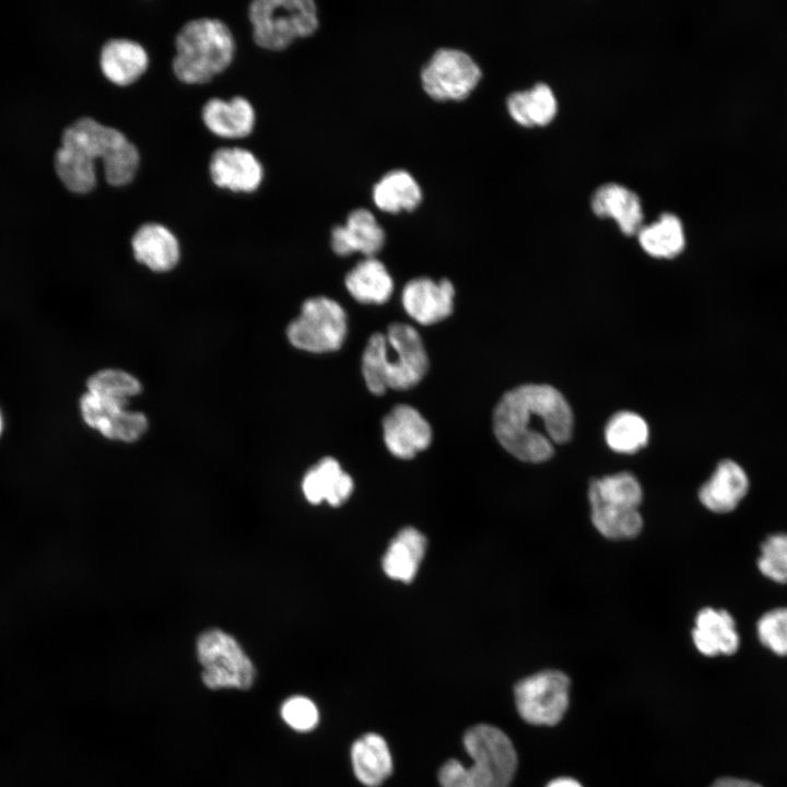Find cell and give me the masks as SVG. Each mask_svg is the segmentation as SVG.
I'll list each match as a JSON object with an SVG mask.
<instances>
[{
  "label": "cell",
  "instance_id": "24",
  "mask_svg": "<svg viewBox=\"0 0 787 787\" xmlns=\"http://www.w3.org/2000/svg\"><path fill=\"white\" fill-rule=\"evenodd\" d=\"M425 550V537L415 528H403L389 543L383 557V569L391 579L410 583L416 575Z\"/></svg>",
  "mask_w": 787,
  "mask_h": 787
},
{
  "label": "cell",
  "instance_id": "33",
  "mask_svg": "<svg viewBox=\"0 0 787 787\" xmlns=\"http://www.w3.org/2000/svg\"><path fill=\"white\" fill-rule=\"evenodd\" d=\"M757 566L766 577L787 584V533L771 535L763 541Z\"/></svg>",
  "mask_w": 787,
  "mask_h": 787
},
{
  "label": "cell",
  "instance_id": "29",
  "mask_svg": "<svg viewBox=\"0 0 787 787\" xmlns=\"http://www.w3.org/2000/svg\"><path fill=\"white\" fill-rule=\"evenodd\" d=\"M591 520L595 528L609 539H630L636 537L643 528L638 508L615 506L589 495Z\"/></svg>",
  "mask_w": 787,
  "mask_h": 787
},
{
  "label": "cell",
  "instance_id": "20",
  "mask_svg": "<svg viewBox=\"0 0 787 787\" xmlns=\"http://www.w3.org/2000/svg\"><path fill=\"white\" fill-rule=\"evenodd\" d=\"M749 489V479L743 468L733 460H721L710 479L700 489L702 504L715 513L735 509Z\"/></svg>",
  "mask_w": 787,
  "mask_h": 787
},
{
  "label": "cell",
  "instance_id": "38",
  "mask_svg": "<svg viewBox=\"0 0 787 787\" xmlns=\"http://www.w3.org/2000/svg\"><path fill=\"white\" fill-rule=\"evenodd\" d=\"M2 431H3V418H2V413L0 411V436L2 434Z\"/></svg>",
  "mask_w": 787,
  "mask_h": 787
},
{
  "label": "cell",
  "instance_id": "14",
  "mask_svg": "<svg viewBox=\"0 0 787 787\" xmlns=\"http://www.w3.org/2000/svg\"><path fill=\"white\" fill-rule=\"evenodd\" d=\"M212 183L233 192L256 191L263 179V167L252 152L243 148H219L211 154Z\"/></svg>",
  "mask_w": 787,
  "mask_h": 787
},
{
  "label": "cell",
  "instance_id": "11",
  "mask_svg": "<svg viewBox=\"0 0 787 787\" xmlns=\"http://www.w3.org/2000/svg\"><path fill=\"white\" fill-rule=\"evenodd\" d=\"M79 406L83 421L108 439L133 443L149 426L142 412L129 411L127 404L103 400L89 392L81 397Z\"/></svg>",
  "mask_w": 787,
  "mask_h": 787
},
{
  "label": "cell",
  "instance_id": "7",
  "mask_svg": "<svg viewBox=\"0 0 787 787\" xmlns=\"http://www.w3.org/2000/svg\"><path fill=\"white\" fill-rule=\"evenodd\" d=\"M196 651L207 688L248 690L252 686L255 666L232 635L220 629H209L198 636Z\"/></svg>",
  "mask_w": 787,
  "mask_h": 787
},
{
  "label": "cell",
  "instance_id": "31",
  "mask_svg": "<svg viewBox=\"0 0 787 787\" xmlns=\"http://www.w3.org/2000/svg\"><path fill=\"white\" fill-rule=\"evenodd\" d=\"M588 494L606 503L629 508H638L643 498L642 486L630 472L595 479L589 484Z\"/></svg>",
  "mask_w": 787,
  "mask_h": 787
},
{
  "label": "cell",
  "instance_id": "4",
  "mask_svg": "<svg viewBox=\"0 0 787 787\" xmlns=\"http://www.w3.org/2000/svg\"><path fill=\"white\" fill-rule=\"evenodd\" d=\"M472 760L469 767L457 760L439 770L442 787H508L517 767V754L508 736L491 725H477L463 736Z\"/></svg>",
  "mask_w": 787,
  "mask_h": 787
},
{
  "label": "cell",
  "instance_id": "1",
  "mask_svg": "<svg viewBox=\"0 0 787 787\" xmlns=\"http://www.w3.org/2000/svg\"><path fill=\"white\" fill-rule=\"evenodd\" d=\"M572 409L555 388L527 384L505 392L493 412V431L502 447L521 461L542 462L554 444L569 441Z\"/></svg>",
  "mask_w": 787,
  "mask_h": 787
},
{
  "label": "cell",
  "instance_id": "28",
  "mask_svg": "<svg viewBox=\"0 0 787 787\" xmlns=\"http://www.w3.org/2000/svg\"><path fill=\"white\" fill-rule=\"evenodd\" d=\"M641 247L656 258H673L685 245L681 220L673 213L665 212L653 223L637 232Z\"/></svg>",
  "mask_w": 787,
  "mask_h": 787
},
{
  "label": "cell",
  "instance_id": "6",
  "mask_svg": "<svg viewBox=\"0 0 787 787\" xmlns=\"http://www.w3.org/2000/svg\"><path fill=\"white\" fill-rule=\"evenodd\" d=\"M248 20L255 44L269 51L284 50L319 26L313 0H255L248 7Z\"/></svg>",
  "mask_w": 787,
  "mask_h": 787
},
{
  "label": "cell",
  "instance_id": "25",
  "mask_svg": "<svg viewBox=\"0 0 787 787\" xmlns=\"http://www.w3.org/2000/svg\"><path fill=\"white\" fill-rule=\"evenodd\" d=\"M353 771L356 778L367 787H377L392 772V757L385 739L377 733H366L351 749Z\"/></svg>",
  "mask_w": 787,
  "mask_h": 787
},
{
  "label": "cell",
  "instance_id": "26",
  "mask_svg": "<svg viewBox=\"0 0 787 787\" xmlns=\"http://www.w3.org/2000/svg\"><path fill=\"white\" fill-rule=\"evenodd\" d=\"M506 107L510 117L521 126H544L556 115L557 102L551 86L538 82L528 90L510 93Z\"/></svg>",
  "mask_w": 787,
  "mask_h": 787
},
{
  "label": "cell",
  "instance_id": "18",
  "mask_svg": "<svg viewBox=\"0 0 787 787\" xmlns=\"http://www.w3.org/2000/svg\"><path fill=\"white\" fill-rule=\"evenodd\" d=\"M148 67V52L134 40L111 38L102 46L101 71L108 81L118 86L133 84L145 73Z\"/></svg>",
  "mask_w": 787,
  "mask_h": 787
},
{
  "label": "cell",
  "instance_id": "30",
  "mask_svg": "<svg viewBox=\"0 0 787 787\" xmlns=\"http://www.w3.org/2000/svg\"><path fill=\"white\" fill-rule=\"evenodd\" d=\"M648 425L638 414L620 411L611 416L604 428L608 446L615 453L634 454L648 442Z\"/></svg>",
  "mask_w": 787,
  "mask_h": 787
},
{
  "label": "cell",
  "instance_id": "3",
  "mask_svg": "<svg viewBox=\"0 0 787 787\" xmlns=\"http://www.w3.org/2000/svg\"><path fill=\"white\" fill-rule=\"evenodd\" d=\"M361 366L368 390L383 395L388 389L416 386L428 369V356L413 326L392 322L385 333L375 332L368 338Z\"/></svg>",
  "mask_w": 787,
  "mask_h": 787
},
{
  "label": "cell",
  "instance_id": "23",
  "mask_svg": "<svg viewBox=\"0 0 787 787\" xmlns=\"http://www.w3.org/2000/svg\"><path fill=\"white\" fill-rule=\"evenodd\" d=\"M351 296L362 304H384L393 291V281L385 265L375 257H365L345 275Z\"/></svg>",
  "mask_w": 787,
  "mask_h": 787
},
{
  "label": "cell",
  "instance_id": "22",
  "mask_svg": "<svg viewBox=\"0 0 787 787\" xmlns=\"http://www.w3.org/2000/svg\"><path fill=\"white\" fill-rule=\"evenodd\" d=\"M696 648L705 656L731 655L739 647L733 618L726 610L702 609L692 631Z\"/></svg>",
  "mask_w": 787,
  "mask_h": 787
},
{
  "label": "cell",
  "instance_id": "19",
  "mask_svg": "<svg viewBox=\"0 0 787 787\" xmlns=\"http://www.w3.org/2000/svg\"><path fill=\"white\" fill-rule=\"evenodd\" d=\"M133 256L152 271L172 270L180 257L176 236L158 223L142 224L131 238Z\"/></svg>",
  "mask_w": 787,
  "mask_h": 787
},
{
  "label": "cell",
  "instance_id": "12",
  "mask_svg": "<svg viewBox=\"0 0 787 787\" xmlns=\"http://www.w3.org/2000/svg\"><path fill=\"white\" fill-rule=\"evenodd\" d=\"M386 447L400 459H411L432 442V428L426 419L409 404L395 406L383 419Z\"/></svg>",
  "mask_w": 787,
  "mask_h": 787
},
{
  "label": "cell",
  "instance_id": "13",
  "mask_svg": "<svg viewBox=\"0 0 787 787\" xmlns=\"http://www.w3.org/2000/svg\"><path fill=\"white\" fill-rule=\"evenodd\" d=\"M455 287L448 279L436 282L427 277L410 280L402 290L406 313L416 322L428 326L451 315Z\"/></svg>",
  "mask_w": 787,
  "mask_h": 787
},
{
  "label": "cell",
  "instance_id": "2",
  "mask_svg": "<svg viewBox=\"0 0 787 787\" xmlns=\"http://www.w3.org/2000/svg\"><path fill=\"white\" fill-rule=\"evenodd\" d=\"M96 160H102L113 187L130 184L140 166L138 148L121 131L81 117L62 132L54 160L56 173L68 190L86 193L96 186Z\"/></svg>",
  "mask_w": 787,
  "mask_h": 787
},
{
  "label": "cell",
  "instance_id": "27",
  "mask_svg": "<svg viewBox=\"0 0 787 787\" xmlns=\"http://www.w3.org/2000/svg\"><path fill=\"white\" fill-rule=\"evenodd\" d=\"M374 204L387 213L413 211L422 201V189L407 171L395 169L386 173L373 187Z\"/></svg>",
  "mask_w": 787,
  "mask_h": 787
},
{
  "label": "cell",
  "instance_id": "17",
  "mask_svg": "<svg viewBox=\"0 0 787 787\" xmlns=\"http://www.w3.org/2000/svg\"><path fill=\"white\" fill-rule=\"evenodd\" d=\"M590 205L600 218H611L625 235L637 234L642 227L644 214L638 195L624 185L607 183L592 193Z\"/></svg>",
  "mask_w": 787,
  "mask_h": 787
},
{
  "label": "cell",
  "instance_id": "15",
  "mask_svg": "<svg viewBox=\"0 0 787 787\" xmlns=\"http://www.w3.org/2000/svg\"><path fill=\"white\" fill-rule=\"evenodd\" d=\"M385 231L375 215L367 209L359 208L350 212L342 225L331 231V248L338 256L361 252L365 257H375L384 247Z\"/></svg>",
  "mask_w": 787,
  "mask_h": 787
},
{
  "label": "cell",
  "instance_id": "34",
  "mask_svg": "<svg viewBox=\"0 0 787 787\" xmlns=\"http://www.w3.org/2000/svg\"><path fill=\"white\" fill-rule=\"evenodd\" d=\"M760 642L777 655H787V608H777L757 621Z\"/></svg>",
  "mask_w": 787,
  "mask_h": 787
},
{
  "label": "cell",
  "instance_id": "32",
  "mask_svg": "<svg viewBox=\"0 0 787 787\" xmlns=\"http://www.w3.org/2000/svg\"><path fill=\"white\" fill-rule=\"evenodd\" d=\"M86 388V392L99 399L128 404L129 399L141 391V384L125 371L106 368L93 374Z\"/></svg>",
  "mask_w": 787,
  "mask_h": 787
},
{
  "label": "cell",
  "instance_id": "37",
  "mask_svg": "<svg viewBox=\"0 0 787 787\" xmlns=\"http://www.w3.org/2000/svg\"><path fill=\"white\" fill-rule=\"evenodd\" d=\"M547 787H583L576 779L571 777H557L551 780Z\"/></svg>",
  "mask_w": 787,
  "mask_h": 787
},
{
  "label": "cell",
  "instance_id": "5",
  "mask_svg": "<svg viewBox=\"0 0 787 787\" xmlns=\"http://www.w3.org/2000/svg\"><path fill=\"white\" fill-rule=\"evenodd\" d=\"M235 48L233 33L221 20H190L175 37L173 73L185 84L209 83L230 67Z\"/></svg>",
  "mask_w": 787,
  "mask_h": 787
},
{
  "label": "cell",
  "instance_id": "21",
  "mask_svg": "<svg viewBox=\"0 0 787 787\" xmlns=\"http://www.w3.org/2000/svg\"><path fill=\"white\" fill-rule=\"evenodd\" d=\"M302 491L310 504L339 506L350 497L353 481L334 458L325 457L305 473Z\"/></svg>",
  "mask_w": 787,
  "mask_h": 787
},
{
  "label": "cell",
  "instance_id": "35",
  "mask_svg": "<svg viewBox=\"0 0 787 787\" xmlns=\"http://www.w3.org/2000/svg\"><path fill=\"white\" fill-rule=\"evenodd\" d=\"M281 717L294 730L309 731L318 724L319 713L312 700L295 695L282 704Z\"/></svg>",
  "mask_w": 787,
  "mask_h": 787
},
{
  "label": "cell",
  "instance_id": "9",
  "mask_svg": "<svg viewBox=\"0 0 787 787\" xmlns=\"http://www.w3.org/2000/svg\"><path fill=\"white\" fill-rule=\"evenodd\" d=\"M481 77V69L470 55L456 48H441L422 68L421 84L435 101H462L477 87Z\"/></svg>",
  "mask_w": 787,
  "mask_h": 787
},
{
  "label": "cell",
  "instance_id": "8",
  "mask_svg": "<svg viewBox=\"0 0 787 787\" xmlns=\"http://www.w3.org/2000/svg\"><path fill=\"white\" fill-rule=\"evenodd\" d=\"M348 331L346 314L332 298L316 296L306 299L297 318L286 329L290 343L310 353L337 351Z\"/></svg>",
  "mask_w": 787,
  "mask_h": 787
},
{
  "label": "cell",
  "instance_id": "10",
  "mask_svg": "<svg viewBox=\"0 0 787 787\" xmlns=\"http://www.w3.org/2000/svg\"><path fill=\"white\" fill-rule=\"evenodd\" d=\"M569 679L557 670H544L520 680L515 702L521 718L531 725L554 726L568 706Z\"/></svg>",
  "mask_w": 787,
  "mask_h": 787
},
{
  "label": "cell",
  "instance_id": "36",
  "mask_svg": "<svg viewBox=\"0 0 787 787\" xmlns=\"http://www.w3.org/2000/svg\"><path fill=\"white\" fill-rule=\"evenodd\" d=\"M710 787H762L761 785L732 777H723L717 779Z\"/></svg>",
  "mask_w": 787,
  "mask_h": 787
},
{
  "label": "cell",
  "instance_id": "16",
  "mask_svg": "<svg viewBox=\"0 0 787 787\" xmlns=\"http://www.w3.org/2000/svg\"><path fill=\"white\" fill-rule=\"evenodd\" d=\"M201 118L210 132L225 139L246 138L256 124L255 109L243 96H234L230 101L208 99L202 106Z\"/></svg>",
  "mask_w": 787,
  "mask_h": 787
}]
</instances>
